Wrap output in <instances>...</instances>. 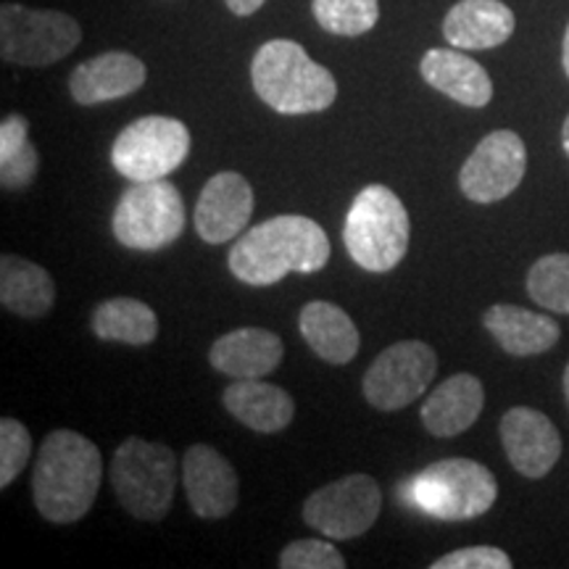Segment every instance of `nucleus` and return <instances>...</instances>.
<instances>
[{"instance_id": "obj_1", "label": "nucleus", "mask_w": 569, "mask_h": 569, "mask_svg": "<svg viewBox=\"0 0 569 569\" xmlns=\"http://www.w3.org/2000/svg\"><path fill=\"white\" fill-rule=\"evenodd\" d=\"M330 240L315 219L282 213L256 224L230 248L227 264L240 282L267 288L284 274H315L330 261Z\"/></svg>"}, {"instance_id": "obj_2", "label": "nucleus", "mask_w": 569, "mask_h": 569, "mask_svg": "<svg viewBox=\"0 0 569 569\" xmlns=\"http://www.w3.org/2000/svg\"><path fill=\"white\" fill-rule=\"evenodd\" d=\"M101 480L103 459L98 446L74 430H53L34 459V507L53 525L80 522L96 503Z\"/></svg>"}, {"instance_id": "obj_3", "label": "nucleus", "mask_w": 569, "mask_h": 569, "mask_svg": "<svg viewBox=\"0 0 569 569\" xmlns=\"http://www.w3.org/2000/svg\"><path fill=\"white\" fill-rule=\"evenodd\" d=\"M251 82L256 96L284 117L327 111L338 98L332 71L293 40L264 42L251 61Z\"/></svg>"}, {"instance_id": "obj_4", "label": "nucleus", "mask_w": 569, "mask_h": 569, "mask_svg": "<svg viewBox=\"0 0 569 569\" xmlns=\"http://www.w3.org/2000/svg\"><path fill=\"white\" fill-rule=\"evenodd\" d=\"M409 211L388 184H367L346 213L343 243L353 264L382 274L396 269L409 251Z\"/></svg>"}, {"instance_id": "obj_5", "label": "nucleus", "mask_w": 569, "mask_h": 569, "mask_svg": "<svg viewBox=\"0 0 569 569\" xmlns=\"http://www.w3.org/2000/svg\"><path fill=\"white\" fill-rule=\"evenodd\" d=\"M111 488L134 519L159 522L174 501L177 453L163 443L127 438L113 451Z\"/></svg>"}, {"instance_id": "obj_6", "label": "nucleus", "mask_w": 569, "mask_h": 569, "mask_svg": "<svg viewBox=\"0 0 569 569\" xmlns=\"http://www.w3.org/2000/svg\"><path fill=\"white\" fill-rule=\"evenodd\" d=\"M409 503L443 522L482 517L498 498L496 475L475 459H443L403 482Z\"/></svg>"}, {"instance_id": "obj_7", "label": "nucleus", "mask_w": 569, "mask_h": 569, "mask_svg": "<svg viewBox=\"0 0 569 569\" xmlns=\"http://www.w3.org/2000/svg\"><path fill=\"white\" fill-rule=\"evenodd\" d=\"M184 230V203L172 182L148 180L132 182L119 198L111 217L117 243L130 251H161Z\"/></svg>"}, {"instance_id": "obj_8", "label": "nucleus", "mask_w": 569, "mask_h": 569, "mask_svg": "<svg viewBox=\"0 0 569 569\" xmlns=\"http://www.w3.org/2000/svg\"><path fill=\"white\" fill-rule=\"evenodd\" d=\"M82 42L77 19L63 11L27 9L21 3L0 6V56L17 67H51L67 59Z\"/></svg>"}, {"instance_id": "obj_9", "label": "nucleus", "mask_w": 569, "mask_h": 569, "mask_svg": "<svg viewBox=\"0 0 569 569\" xmlns=\"http://www.w3.org/2000/svg\"><path fill=\"white\" fill-rule=\"evenodd\" d=\"M190 130L172 117H142L127 124L111 146V163L132 182L161 180L190 153Z\"/></svg>"}, {"instance_id": "obj_10", "label": "nucleus", "mask_w": 569, "mask_h": 569, "mask_svg": "<svg viewBox=\"0 0 569 569\" xmlns=\"http://www.w3.org/2000/svg\"><path fill=\"white\" fill-rule=\"evenodd\" d=\"M436 375V351L422 340H401L372 361L361 380V393L377 411H401L430 390Z\"/></svg>"}, {"instance_id": "obj_11", "label": "nucleus", "mask_w": 569, "mask_h": 569, "mask_svg": "<svg viewBox=\"0 0 569 569\" xmlns=\"http://www.w3.org/2000/svg\"><path fill=\"white\" fill-rule=\"evenodd\" d=\"M382 511V490L365 472H351L306 498L303 519L330 540L361 538Z\"/></svg>"}, {"instance_id": "obj_12", "label": "nucleus", "mask_w": 569, "mask_h": 569, "mask_svg": "<svg viewBox=\"0 0 569 569\" xmlns=\"http://www.w3.org/2000/svg\"><path fill=\"white\" fill-rule=\"evenodd\" d=\"M528 172V148L511 130H496L480 140L459 172V188L469 201L496 203L515 193Z\"/></svg>"}, {"instance_id": "obj_13", "label": "nucleus", "mask_w": 569, "mask_h": 569, "mask_svg": "<svg viewBox=\"0 0 569 569\" xmlns=\"http://www.w3.org/2000/svg\"><path fill=\"white\" fill-rule=\"evenodd\" d=\"M182 486L190 509L201 519H224L238 507V472L213 446L196 443L184 451Z\"/></svg>"}, {"instance_id": "obj_14", "label": "nucleus", "mask_w": 569, "mask_h": 569, "mask_svg": "<svg viewBox=\"0 0 569 569\" xmlns=\"http://www.w3.org/2000/svg\"><path fill=\"white\" fill-rule=\"evenodd\" d=\"M253 213V188L243 174L219 172L203 184L196 203V232L203 243L222 246L243 234Z\"/></svg>"}, {"instance_id": "obj_15", "label": "nucleus", "mask_w": 569, "mask_h": 569, "mask_svg": "<svg viewBox=\"0 0 569 569\" xmlns=\"http://www.w3.org/2000/svg\"><path fill=\"white\" fill-rule=\"evenodd\" d=\"M501 443L509 465L522 478L540 480L557 467L561 457V436L543 411L530 407L509 409L501 419Z\"/></svg>"}, {"instance_id": "obj_16", "label": "nucleus", "mask_w": 569, "mask_h": 569, "mask_svg": "<svg viewBox=\"0 0 569 569\" xmlns=\"http://www.w3.org/2000/svg\"><path fill=\"white\" fill-rule=\"evenodd\" d=\"M148 80V69L138 56L109 51L74 67L69 77V92L80 106L119 101L138 92Z\"/></svg>"}, {"instance_id": "obj_17", "label": "nucleus", "mask_w": 569, "mask_h": 569, "mask_svg": "<svg viewBox=\"0 0 569 569\" xmlns=\"http://www.w3.org/2000/svg\"><path fill=\"white\" fill-rule=\"evenodd\" d=\"M284 346L277 332L264 327H240L224 332L209 348V365L232 380H259L280 367Z\"/></svg>"}, {"instance_id": "obj_18", "label": "nucleus", "mask_w": 569, "mask_h": 569, "mask_svg": "<svg viewBox=\"0 0 569 569\" xmlns=\"http://www.w3.org/2000/svg\"><path fill=\"white\" fill-rule=\"evenodd\" d=\"M486 407V390L475 375L459 372L425 398L419 417L427 432L436 438H457L478 422Z\"/></svg>"}, {"instance_id": "obj_19", "label": "nucleus", "mask_w": 569, "mask_h": 569, "mask_svg": "<svg viewBox=\"0 0 569 569\" xmlns=\"http://www.w3.org/2000/svg\"><path fill=\"white\" fill-rule=\"evenodd\" d=\"M419 74L432 90L443 92L467 109H482L493 98V82L478 61L459 48H432L419 61Z\"/></svg>"}, {"instance_id": "obj_20", "label": "nucleus", "mask_w": 569, "mask_h": 569, "mask_svg": "<svg viewBox=\"0 0 569 569\" xmlns=\"http://www.w3.org/2000/svg\"><path fill=\"white\" fill-rule=\"evenodd\" d=\"M517 19L501 0H459L443 19V38L459 51H488L503 46Z\"/></svg>"}, {"instance_id": "obj_21", "label": "nucleus", "mask_w": 569, "mask_h": 569, "mask_svg": "<svg viewBox=\"0 0 569 569\" xmlns=\"http://www.w3.org/2000/svg\"><path fill=\"white\" fill-rule=\"evenodd\" d=\"M222 403L230 415L248 430L261 436H274L293 422L296 401L288 390L259 380H234L224 388Z\"/></svg>"}, {"instance_id": "obj_22", "label": "nucleus", "mask_w": 569, "mask_h": 569, "mask_svg": "<svg viewBox=\"0 0 569 569\" xmlns=\"http://www.w3.org/2000/svg\"><path fill=\"white\" fill-rule=\"evenodd\" d=\"M482 325L509 356H538L559 343L561 327L557 319L538 315L511 303H493L482 315Z\"/></svg>"}, {"instance_id": "obj_23", "label": "nucleus", "mask_w": 569, "mask_h": 569, "mask_svg": "<svg viewBox=\"0 0 569 569\" xmlns=\"http://www.w3.org/2000/svg\"><path fill=\"white\" fill-rule=\"evenodd\" d=\"M298 327L311 351L327 365L343 367L356 359L361 348L359 327L340 306L330 301L306 303L298 315Z\"/></svg>"}, {"instance_id": "obj_24", "label": "nucleus", "mask_w": 569, "mask_h": 569, "mask_svg": "<svg viewBox=\"0 0 569 569\" xmlns=\"http://www.w3.org/2000/svg\"><path fill=\"white\" fill-rule=\"evenodd\" d=\"M56 301L53 277L40 264L17 253L0 259V303L21 319H40Z\"/></svg>"}, {"instance_id": "obj_25", "label": "nucleus", "mask_w": 569, "mask_h": 569, "mask_svg": "<svg viewBox=\"0 0 569 569\" xmlns=\"http://www.w3.org/2000/svg\"><path fill=\"white\" fill-rule=\"evenodd\" d=\"M92 332L106 343L148 346L159 338V317L138 298H109L92 311Z\"/></svg>"}, {"instance_id": "obj_26", "label": "nucleus", "mask_w": 569, "mask_h": 569, "mask_svg": "<svg viewBox=\"0 0 569 569\" xmlns=\"http://www.w3.org/2000/svg\"><path fill=\"white\" fill-rule=\"evenodd\" d=\"M38 169L40 156L30 140V122L21 113H9L0 122V188L11 193L30 188Z\"/></svg>"}, {"instance_id": "obj_27", "label": "nucleus", "mask_w": 569, "mask_h": 569, "mask_svg": "<svg viewBox=\"0 0 569 569\" xmlns=\"http://www.w3.org/2000/svg\"><path fill=\"white\" fill-rule=\"evenodd\" d=\"M317 24L340 38H359L380 19V0H311Z\"/></svg>"}, {"instance_id": "obj_28", "label": "nucleus", "mask_w": 569, "mask_h": 569, "mask_svg": "<svg viewBox=\"0 0 569 569\" xmlns=\"http://www.w3.org/2000/svg\"><path fill=\"white\" fill-rule=\"evenodd\" d=\"M528 296L543 309L569 315V253H549L530 267Z\"/></svg>"}, {"instance_id": "obj_29", "label": "nucleus", "mask_w": 569, "mask_h": 569, "mask_svg": "<svg viewBox=\"0 0 569 569\" xmlns=\"http://www.w3.org/2000/svg\"><path fill=\"white\" fill-rule=\"evenodd\" d=\"M32 459V436L19 419H0V488H9Z\"/></svg>"}, {"instance_id": "obj_30", "label": "nucleus", "mask_w": 569, "mask_h": 569, "mask_svg": "<svg viewBox=\"0 0 569 569\" xmlns=\"http://www.w3.org/2000/svg\"><path fill=\"white\" fill-rule=\"evenodd\" d=\"M280 567L282 569H343L346 559L336 546L330 543V538H303L288 543L280 553Z\"/></svg>"}, {"instance_id": "obj_31", "label": "nucleus", "mask_w": 569, "mask_h": 569, "mask_svg": "<svg viewBox=\"0 0 569 569\" xmlns=\"http://www.w3.org/2000/svg\"><path fill=\"white\" fill-rule=\"evenodd\" d=\"M432 569H511V559L496 546H469L436 559Z\"/></svg>"}, {"instance_id": "obj_32", "label": "nucleus", "mask_w": 569, "mask_h": 569, "mask_svg": "<svg viewBox=\"0 0 569 569\" xmlns=\"http://www.w3.org/2000/svg\"><path fill=\"white\" fill-rule=\"evenodd\" d=\"M227 9H230L234 17H251L267 3V0H224Z\"/></svg>"}, {"instance_id": "obj_33", "label": "nucleus", "mask_w": 569, "mask_h": 569, "mask_svg": "<svg viewBox=\"0 0 569 569\" xmlns=\"http://www.w3.org/2000/svg\"><path fill=\"white\" fill-rule=\"evenodd\" d=\"M561 63H565V71H567V77H569V27H567V32H565V46H561Z\"/></svg>"}, {"instance_id": "obj_34", "label": "nucleus", "mask_w": 569, "mask_h": 569, "mask_svg": "<svg viewBox=\"0 0 569 569\" xmlns=\"http://www.w3.org/2000/svg\"><path fill=\"white\" fill-rule=\"evenodd\" d=\"M561 146H565V153L569 156V117H567L565 127H561Z\"/></svg>"}, {"instance_id": "obj_35", "label": "nucleus", "mask_w": 569, "mask_h": 569, "mask_svg": "<svg viewBox=\"0 0 569 569\" xmlns=\"http://www.w3.org/2000/svg\"><path fill=\"white\" fill-rule=\"evenodd\" d=\"M561 386H565V398H567V407H569V365L565 369V380H561Z\"/></svg>"}]
</instances>
